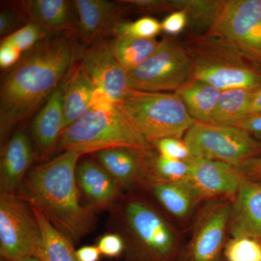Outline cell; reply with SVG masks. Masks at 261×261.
Listing matches in <instances>:
<instances>
[{
    "instance_id": "1",
    "label": "cell",
    "mask_w": 261,
    "mask_h": 261,
    "mask_svg": "<svg viewBox=\"0 0 261 261\" xmlns=\"http://www.w3.org/2000/svg\"><path fill=\"white\" fill-rule=\"evenodd\" d=\"M75 58L71 33L49 34L5 75L0 88L1 149L16 126L61 85Z\"/></svg>"
},
{
    "instance_id": "2",
    "label": "cell",
    "mask_w": 261,
    "mask_h": 261,
    "mask_svg": "<svg viewBox=\"0 0 261 261\" xmlns=\"http://www.w3.org/2000/svg\"><path fill=\"white\" fill-rule=\"evenodd\" d=\"M82 156L67 151L36 166L17 194L74 243L90 233L96 224L95 211L80 200L76 168Z\"/></svg>"
},
{
    "instance_id": "3",
    "label": "cell",
    "mask_w": 261,
    "mask_h": 261,
    "mask_svg": "<svg viewBox=\"0 0 261 261\" xmlns=\"http://www.w3.org/2000/svg\"><path fill=\"white\" fill-rule=\"evenodd\" d=\"M112 209L121 226L128 255L136 261H173L177 233L159 211L140 197H128Z\"/></svg>"
},
{
    "instance_id": "4",
    "label": "cell",
    "mask_w": 261,
    "mask_h": 261,
    "mask_svg": "<svg viewBox=\"0 0 261 261\" xmlns=\"http://www.w3.org/2000/svg\"><path fill=\"white\" fill-rule=\"evenodd\" d=\"M192 61V79L221 91L255 90L261 87V72L234 47L219 37L207 34L195 38L185 48Z\"/></svg>"
},
{
    "instance_id": "5",
    "label": "cell",
    "mask_w": 261,
    "mask_h": 261,
    "mask_svg": "<svg viewBox=\"0 0 261 261\" xmlns=\"http://www.w3.org/2000/svg\"><path fill=\"white\" fill-rule=\"evenodd\" d=\"M58 143L63 152H75L82 155L114 147L143 150L152 148L117 105L110 110H91L63 130Z\"/></svg>"
},
{
    "instance_id": "6",
    "label": "cell",
    "mask_w": 261,
    "mask_h": 261,
    "mask_svg": "<svg viewBox=\"0 0 261 261\" xmlns=\"http://www.w3.org/2000/svg\"><path fill=\"white\" fill-rule=\"evenodd\" d=\"M117 106L150 145L168 137L182 139L196 121L175 93L135 90Z\"/></svg>"
},
{
    "instance_id": "7",
    "label": "cell",
    "mask_w": 261,
    "mask_h": 261,
    "mask_svg": "<svg viewBox=\"0 0 261 261\" xmlns=\"http://www.w3.org/2000/svg\"><path fill=\"white\" fill-rule=\"evenodd\" d=\"M195 159L212 160L239 166L261 156V142L228 125L195 121L184 136Z\"/></svg>"
},
{
    "instance_id": "8",
    "label": "cell",
    "mask_w": 261,
    "mask_h": 261,
    "mask_svg": "<svg viewBox=\"0 0 261 261\" xmlns=\"http://www.w3.org/2000/svg\"><path fill=\"white\" fill-rule=\"evenodd\" d=\"M192 61L186 49L171 39L135 69L127 72L133 90L145 92L177 91L192 79Z\"/></svg>"
},
{
    "instance_id": "9",
    "label": "cell",
    "mask_w": 261,
    "mask_h": 261,
    "mask_svg": "<svg viewBox=\"0 0 261 261\" xmlns=\"http://www.w3.org/2000/svg\"><path fill=\"white\" fill-rule=\"evenodd\" d=\"M42 235L32 206L17 195H0V255L15 261L39 257Z\"/></svg>"
},
{
    "instance_id": "10",
    "label": "cell",
    "mask_w": 261,
    "mask_h": 261,
    "mask_svg": "<svg viewBox=\"0 0 261 261\" xmlns=\"http://www.w3.org/2000/svg\"><path fill=\"white\" fill-rule=\"evenodd\" d=\"M207 34L231 44L261 68V0H228Z\"/></svg>"
},
{
    "instance_id": "11",
    "label": "cell",
    "mask_w": 261,
    "mask_h": 261,
    "mask_svg": "<svg viewBox=\"0 0 261 261\" xmlns=\"http://www.w3.org/2000/svg\"><path fill=\"white\" fill-rule=\"evenodd\" d=\"M231 200L209 201L199 213L191 238L176 261H222L227 243Z\"/></svg>"
},
{
    "instance_id": "12",
    "label": "cell",
    "mask_w": 261,
    "mask_h": 261,
    "mask_svg": "<svg viewBox=\"0 0 261 261\" xmlns=\"http://www.w3.org/2000/svg\"><path fill=\"white\" fill-rule=\"evenodd\" d=\"M79 68L96 88L108 94L116 104L135 91L128 84L126 70L113 56L110 43L96 40L86 48L81 56Z\"/></svg>"
},
{
    "instance_id": "13",
    "label": "cell",
    "mask_w": 261,
    "mask_h": 261,
    "mask_svg": "<svg viewBox=\"0 0 261 261\" xmlns=\"http://www.w3.org/2000/svg\"><path fill=\"white\" fill-rule=\"evenodd\" d=\"M245 179L238 166L221 161L195 159L186 181L200 202L233 199Z\"/></svg>"
},
{
    "instance_id": "14",
    "label": "cell",
    "mask_w": 261,
    "mask_h": 261,
    "mask_svg": "<svg viewBox=\"0 0 261 261\" xmlns=\"http://www.w3.org/2000/svg\"><path fill=\"white\" fill-rule=\"evenodd\" d=\"M79 188L94 211L113 209L121 199L122 188L116 180L92 160H84L77 166Z\"/></svg>"
},
{
    "instance_id": "15",
    "label": "cell",
    "mask_w": 261,
    "mask_h": 261,
    "mask_svg": "<svg viewBox=\"0 0 261 261\" xmlns=\"http://www.w3.org/2000/svg\"><path fill=\"white\" fill-rule=\"evenodd\" d=\"M34 149L29 136L18 130L1 149L0 195L16 194L34 161Z\"/></svg>"
},
{
    "instance_id": "16",
    "label": "cell",
    "mask_w": 261,
    "mask_h": 261,
    "mask_svg": "<svg viewBox=\"0 0 261 261\" xmlns=\"http://www.w3.org/2000/svg\"><path fill=\"white\" fill-rule=\"evenodd\" d=\"M228 233L261 242V181L246 179L232 200Z\"/></svg>"
},
{
    "instance_id": "17",
    "label": "cell",
    "mask_w": 261,
    "mask_h": 261,
    "mask_svg": "<svg viewBox=\"0 0 261 261\" xmlns=\"http://www.w3.org/2000/svg\"><path fill=\"white\" fill-rule=\"evenodd\" d=\"M77 34L86 47L97 40L120 15L123 8L121 1L108 0H75Z\"/></svg>"
},
{
    "instance_id": "18",
    "label": "cell",
    "mask_w": 261,
    "mask_h": 261,
    "mask_svg": "<svg viewBox=\"0 0 261 261\" xmlns=\"http://www.w3.org/2000/svg\"><path fill=\"white\" fill-rule=\"evenodd\" d=\"M149 150L114 147L96 152L94 156L123 190L144 185L146 157Z\"/></svg>"
},
{
    "instance_id": "19",
    "label": "cell",
    "mask_w": 261,
    "mask_h": 261,
    "mask_svg": "<svg viewBox=\"0 0 261 261\" xmlns=\"http://www.w3.org/2000/svg\"><path fill=\"white\" fill-rule=\"evenodd\" d=\"M63 84L47 99L32 125L34 140L42 159H46L59 142L63 132Z\"/></svg>"
},
{
    "instance_id": "20",
    "label": "cell",
    "mask_w": 261,
    "mask_h": 261,
    "mask_svg": "<svg viewBox=\"0 0 261 261\" xmlns=\"http://www.w3.org/2000/svg\"><path fill=\"white\" fill-rule=\"evenodd\" d=\"M27 18L49 34L70 32L75 28L73 3L67 0H29L21 3Z\"/></svg>"
},
{
    "instance_id": "21",
    "label": "cell",
    "mask_w": 261,
    "mask_h": 261,
    "mask_svg": "<svg viewBox=\"0 0 261 261\" xmlns=\"http://www.w3.org/2000/svg\"><path fill=\"white\" fill-rule=\"evenodd\" d=\"M95 88L92 81L80 68L63 84V130L92 110Z\"/></svg>"
},
{
    "instance_id": "22",
    "label": "cell",
    "mask_w": 261,
    "mask_h": 261,
    "mask_svg": "<svg viewBox=\"0 0 261 261\" xmlns=\"http://www.w3.org/2000/svg\"><path fill=\"white\" fill-rule=\"evenodd\" d=\"M222 91L202 81L191 79L174 92L181 98L190 116L196 121L208 123Z\"/></svg>"
},
{
    "instance_id": "23",
    "label": "cell",
    "mask_w": 261,
    "mask_h": 261,
    "mask_svg": "<svg viewBox=\"0 0 261 261\" xmlns=\"http://www.w3.org/2000/svg\"><path fill=\"white\" fill-rule=\"evenodd\" d=\"M148 186L163 208L177 219H187L198 203L187 181L155 182Z\"/></svg>"
},
{
    "instance_id": "24",
    "label": "cell",
    "mask_w": 261,
    "mask_h": 261,
    "mask_svg": "<svg viewBox=\"0 0 261 261\" xmlns=\"http://www.w3.org/2000/svg\"><path fill=\"white\" fill-rule=\"evenodd\" d=\"M160 42L156 39L116 35L110 46L117 61L128 72L145 63L157 50Z\"/></svg>"
},
{
    "instance_id": "25",
    "label": "cell",
    "mask_w": 261,
    "mask_h": 261,
    "mask_svg": "<svg viewBox=\"0 0 261 261\" xmlns=\"http://www.w3.org/2000/svg\"><path fill=\"white\" fill-rule=\"evenodd\" d=\"M32 208L42 231V249L39 258L43 261H80L74 243L57 229L40 211L32 206Z\"/></svg>"
},
{
    "instance_id": "26",
    "label": "cell",
    "mask_w": 261,
    "mask_h": 261,
    "mask_svg": "<svg viewBox=\"0 0 261 261\" xmlns=\"http://www.w3.org/2000/svg\"><path fill=\"white\" fill-rule=\"evenodd\" d=\"M193 160L183 161L168 159L153 153L150 149L146 157L144 185L186 181L191 173Z\"/></svg>"
},
{
    "instance_id": "27",
    "label": "cell",
    "mask_w": 261,
    "mask_h": 261,
    "mask_svg": "<svg viewBox=\"0 0 261 261\" xmlns=\"http://www.w3.org/2000/svg\"><path fill=\"white\" fill-rule=\"evenodd\" d=\"M246 89L222 91L219 102L208 123L233 126L249 114L252 92Z\"/></svg>"
},
{
    "instance_id": "28",
    "label": "cell",
    "mask_w": 261,
    "mask_h": 261,
    "mask_svg": "<svg viewBox=\"0 0 261 261\" xmlns=\"http://www.w3.org/2000/svg\"><path fill=\"white\" fill-rule=\"evenodd\" d=\"M168 8L183 10L188 18L201 27H214L224 9L226 1L218 0H167ZM208 31V32H209Z\"/></svg>"
},
{
    "instance_id": "29",
    "label": "cell",
    "mask_w": 261,
    "mask_h": 261,
    "mask_svg": "<svg viewBox=\"0 0 261 261\" xmlns=\"http://www.w3.org/2000/svg\"><path fill=\"white\" fill-rule=\"evenodd\" d=\"M226 261H261V242L247 236L231 237L224 248Z\"/></svg>"
},
{
    "instance_id": "30",
    "label": "cell",
    "mask_w": 261,
    "mask_h": 261,
    "mask_svg": "<svg viewBox=\"0 0 261 261\" xmlns=\"http://www.w3.org/2000/svg\"><path fill=\"white\" fill-rule=\"evenodd\" d=\"M49 34L37 24L29 22L10 35L2 39L1 42L10 44L22 53H27L37 46Z\"/></svg>"
},
{
    "instance_id": "31",
    "label": "cell",
    "mask_w": 261,
    "mask_h": 261,
    "mask_svg": "<svg viewBox=\"0 0 261 261\" xmlns=\"http://www.w3.org/2000/svg\"><path fill=\"white\" fill-rule=\"evenodd\" d=\"M162 31L161 23L152 17H142L133 22H123L115 25L116 35H126L142 39H155Z\"/></svg>"
},
{
    "instance_id": "32",
    "label": "cell",
    "mask_w": 261,
    "mask_h": 261,
    "mask_svg": "<svg viewBox=\"0 0 261 261\" xmlns=\"http://www.w3.org/2000/svg\"><path fill=\"white\" fill-rule=\"evenodd\" d=\"M158 153L164 157L178 161H190L195 159L185 140L175 137L161 139L151 144Z\"/></svg>"
},
{
    "instance_id": "33",
    "label": "cell",
    "mask_w": 261,
    "mask_h": 261,
    "mask_svg": "<svg viewBox=\"0 0 261 261\" xmlns=\"http://www.w3.org/2000/svg\"><path fill=\"white\" fill-rule=\"evenodd\" d=\"M97 247L102 255L113 258L125 252L126 243L120 233H108L99 238Z\"/></svg>"
},
{
    "instance_id": "34",
    "label": "cell",
    "mask_w": 261,
    "mask_h": 261,
    "mask_svg": "<svg viewBox=\"0 0 261 261\" xmlns=\"http://www.w3.org/2000/svg\"><path fill=\"white\" fill-rule=\"evenodd\" d=\"M22 14H25L22 5L21 8L19 10L11 8H3L1 10L0 35L2 37H6L17 30L16 27L22 20Z\"/></svg>"
},
{
    "instance_id": "35",
    "label": "cell",
    "mask_w": 261,
    "mask_h": 261,
    "mask_svg": "<svg viewBox=\"0 0 261 261\" xmlns=\"http://www.w3.org/2000/svg\"><path fill=\"white\" fill-rule=\"evenodd\" d=\"M188 16L183 10H176L168 15L161 23L163 32L170 35L179 34L186 27Z\"/></svg>"
},
{
    "instance_id": "36",
    "label": "cell",
    "mask_w": 261,
    "mask_h": 261,
    "mask_svg": "<svg viewBox=\"0 0 261 261\" xmlns=\"http://www.w3.org/2000/svg\"><path fill=\"white\" fill-rule=\"evenodd\" d=\"M261 142V113L249 114L233 125Z\"/></svg>"
},
{
    "instance_id": "37",
    "label": "cell",
    "mask_w": 261,
    "mask_h": 261,
    "mask_svg": "<svg viewBox=\"0 0 261 261\" xmlns=\"http://www.w3.org/2000/svg\"><path fill=\"white\" fill-rule=\"evenodd\" d=\"M22 53L10 44L2 43L0 45V67L2 69L13 68L22 58Z\"/></svg>"
},
{
    "instance_id": "38",
    "label": "cell",
    "mask_w": 261,
    "mask_h": 261,
    "mask_svg": "<svg viewBox=\"0 0 261 261\" xmlns=\"http://www.w3.org/2000/svg\"><path fill=\"white\" fill-rule=\"evenodd\" d=\"M239 168L246 179L261 181V156L245 161Z\"/></svg>"
},
{
    "instance_id": "39",
    "label": "cell",
    "mask_w": 261,
    "mask_h": 261,
    "mask_svg": "<svg viewBox=\"0 0 261 261\" xmlns=\"http://www.w3.org/2000/svg\"><path fill=\"white\" fill-rule=\"evenodd\" d=\"M76 255L80 261H99L102 254L97 246L85 245L76 250Z\"/></svg>"
},
{
    "instance_id": "40",
    "label": "cell",
    "mask_w": 261,
    "mask_h": 261,
    "mask_svg": "<svg viewBox=\"0 0 261 261\" xmlns=\"http://www.w3.org/2000/svg\"><path fill=\"white\" fill-rule=\"evenodd\" d=\"M126 5H135L148 9H164L168 8L167 0H127L122 1Z\"/></svg>"
},
{
    "instance_id": "41",
    "label": "cell",
    "mask_w": 261,
    "mask_h": 261,
    "mask_svg": "<svg viewBox=\"0 0 261 261\" xmlns=\"http://www.w3.org/2000/svg\"><path fill=\"white\" fill-rule=\"evenodd\" d=\"M261 113V87L253 91L250 102L249 114ZM248 114V115H249Z\"/></svg>"
},
{
    "instance_id": "42",
    "label": "cell",
    "mask_w": 261,
    "mask_h": 261,
    "mask_svg": "<svg viewBox=\"0 0 261 261\" xmlns=\"http://www.w3.org/2000/svg\"><path fill=\"white\" fill-rule=\"evenodd\" d=\"M15 261H43L42 259L37 256H27L22 257Z\"/></svg>"
},
{
    "instance_id": "43",
    "label": "cell",
    "mask_w": 261,
    "mask_h": 261,
    "mask_svg": "<svg viewBox=\"0 0 261 261\" xmlns=\"http://www.w3.org/2000/svg\"><path fill=\"white\" fill-rule=\"evenodd\" d=\"M0 261H9V260H5V259L1 258V260H0Z\"/></svg>"
}]
</instances>
